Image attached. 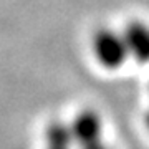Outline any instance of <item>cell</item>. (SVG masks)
Returning a JSON list of instances; mask_svg holds the SVG:
<instances>
[{
  "label": "cell",
  "instance_id": "obj_1",
  "mask_svg": "<svg viewBox=\"0 0 149 149\" xmlns=\"http://www.w3.org/2000/svg\"><path fill=\"white\" fill-rule=\"evenodd\" d=\"M95 55L98 61L106 68H118L128 56V48L123 35L103 30L95 38Z\"/></svg>",
  "mask_w": 149,
  "mask_h": 149
},
{
  "label": "cell",
  "instance_id": "obj_2",
  "mask_svg": "<svg viewBox=\"0 0 149 149\" xmlns=\"http://www.w3.org/2000/svg\"><path fill=\"white\" fill-rule=\"evenodd\" d=\"M128 53L139 63H149V27L141 22L129 23L123 33Z\"/></svg>",
  "mask_w": 149,
  "mask_h": 149
},
{
  "label": "cell",
  "instance_id": "obj_3",
  "mask_svg": "<svg viewBox=\"0 0 149 149\" xmlns=\"http://www.w3.org/2000/svg\"><path fill=\"white\" fill-rule=\"evenodd\" d=\"M70 131L73 141H76L80 146H85L101 139V121L93 111H85L74 118Z\"/></svg>",
  "mask_w": 149,
  "mask_h": 149
},
{
  "label": "cell",
  "instance_id": "obj_4",
  "mask_svg": "<svg viewBox=\"0 0 149 149\" xmlns=\"http://www.w3.org/2000/svg\"><path fill=\"white\" fill-rule=\"evenodd\" d=\"M71 131L61 123H53L47 129V148L48 149H71Z\"/></svg>",
  "mask_w": 149,
  "mask_h": 149
},
{
  "label": "cell",
  "instance_id": "obj_5",
  "mask_svg": "<svg viewBox=\"0 0 149 149\" xmlns=\"http://www.w3.org/2000/svg\"><path fill=\"white\" fill-rule=\"evenodd\" d=\"M81 149H108V148L101 143V139H98V141H93V143H90V144L81 146Z\"/></svg>",
  "mask_w": 149,
  "mask_h": 149
},
{
  "label": "cell",
  "instance_id": "obj_6",
  "mask_svg": "<svg viewBox=\"0 0 149 149\" xmlns=\"http://www.w3.org/2000/svg\"><path fill=\"white\" fill-rule=\"evenodd\" d=\"M146 123H148V128H149V113H148V116H146Z\"/></svg>",
  "mask_w": 149,
  "mask_h": 149
}]
</instances>
